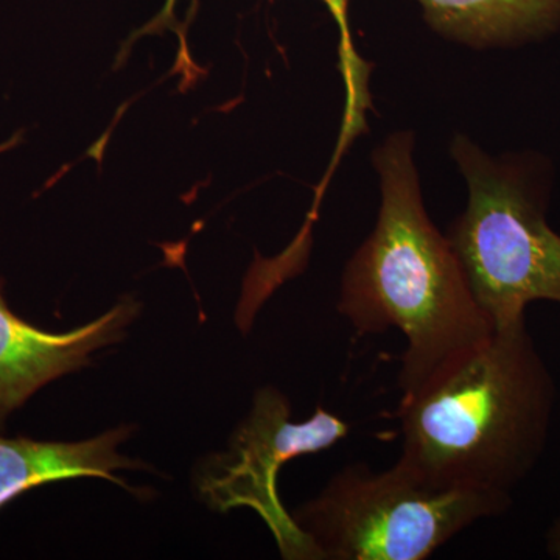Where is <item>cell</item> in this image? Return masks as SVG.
<instances>
[{"mask_svg": "<svg viewBox=\"0 0 560 560\" xmlns=\"http://www.w3.org/2000/svg\"><path fill=\"white\" fill-rule=\"evenodd\" d=\"M555 408L526 316L501 324L401 394L399 463L440 488L512 497L544 456Z\"/></svg>", "mask_w": 560, "mask_h": 560, "instance_id": "6da1fadb", "label": "cell"}, {"mask_svg": "<svg viewBox=\"0 0 560 560\" xmlns=\"http://www.w3.org/2000/svg\"><path fill=\"white\" fill-rule=\"evenodd\" d=\"M374 165L381 210L346 267L338 312L359 335L404 334L399 388L408 394L453 357L488 340L495 324L475 300L447 235L431 223L410 132L390 136L375 151Z\"/></svg>", "mask_w": 560, "mask_h": 560, "instance_id": "7a4b0ae2", "label": "cell"}, {"mask_svg": "<svg viewBox=\"0 0 560 560\" xmlns=\"http://www.w3.org/2000/svg\"><path fill=\"white\" fill-rule=\"evenodd\" d=\"M512 503L503 493L430 485L399 460L383 471L357 463L291 517L318 559L425 560L460 530L499 517Z\"/></svg>", "mask_w": 560, "mask_h": 560, "instance_id": "3957f363", "label": "cell"}, {"mask_svg": "<svg viewBox=\"0 0 560 560\" xmlns=\"http://www.w3.org/2000/svg\"><path fill=\"white\" fill-rule=\"evenodd\" d=\"M452 153L469 205L447 238L482 311L497 327L525 318L533 302L560 305V235L548 226L539 191L521 167L467 139H456Z\"/></svg>", "mask_w": 560, "mask_h": 560, "instance_id": "277c9868", "label": "cell"}, {"mask_svg": "<svg viewBox=\"0 0 560 560\" xmlns=\"http://www.w3.org/2000/svg\"><path fill=\"white\" fill-rule=\"evenodd\" d=\"M349 431L346 420L320 407L304 422H293L285 396L275 388L261 389L230 451L202 470L200 493L219 511H256L270 526L283 558L318 559L311 539L280 503L278 474L291 459L334 447Z\"/></svg>", "mask_w": 560, "mask_h": 560, "instance_id": "5b68a950", "label": "cell"}, {"mask_svg": "<svg viewBox=\"0 0 560 560\" xmlns=\"http://www.w3.org/2000/svg\"><path fill=\"white\" fill-rule=\"evenodd\" d=\"M138 308L127 300L86 326L51 334L11 312L0 279V427L43 386L81 370L94 350L119 341Z\"/></svg>", "mask_w": 560, "mask_h": 560, "instance_id": "8992f818", "label": "cell"}, {"mask_svg": "<svg viewBox=\"0 0 560 560\" xmlns=\"http://www.w3.org/2000/svg\"><path fill=\"white\" fill-rule=\"evenodd\" d=\"M128 434V429H116L81 442L35 441L0 434V510L36 486L70 478H105L128 488L113 475L114 470L143 466L117 452V445Z\"/></svg>", "mask_w": 560, "mask_h": 560, "instance_id": "52a82bcc", "label": "cell"}, {"mask_svg": "<svg viewBox=\"0 0 560 560\" xmlns=\"http://www.w3.org/2000/svg\"><path fill=\"white\" fill-rule=\"evenodd\" d=\"M434 31L471 46H510L560 25V0H418Z\"/></svg>", "mask_w": 560, "mask_h": 560, "instance_id": "ba28073f", "label": "cell"}, {"mask_svg": "<svg viewBox=\"0 0 560 560\" xmlns=\"http://www.w3.org/2000/svg\"><path fill=\"white\" fill-rule=\"evenodd\" d=\"M547 552L550 558L560 560V515L548 529Z\"/></svg>", "mask_w": 560, "mask_h": 560, "instance_id": "9c48e42d", "label": "cell"}, {"mask_svg": "<svg viewBox=\"0 0 560 560\" xmlns=\"http://www.w3.org/2000/svg\"><path fill=\"white\" fill-rule=\"evenodd\" d=\"M329 7L334 16L340 22L341 27L346 25V9H348L349 0H324Z\"/></svg>", "mask_w": 560, "mask_h": 560, "instance_id": "30bf717a", "label": "cell"}, {"mask_svg": "<svg viewBox=\"0 0 560 560\" xmlns=\"http://www.w3.org/2000/svg\"><path fill=\"white\" fill-rule=\"evenodd\" d=\"M18 143H20V136H14V138L5 140V142L0 143V153H5V151H9L13 149V147H16Z\"/></svg>", "mask_w": 560, "mask_h": 560, "instance_id": "8fae6325", "label": "cell"}, {"mask_svg": "<svg viewBox=\"0 0 560 560\" xmlns=\"http://www.w3.org/2000/svg\"><path fill=\"white\" fill-rule=\"evenodd\" d=\"M173 5H175V0H167V3H165V9L162 11V14L160 16L161 20H168L172 14Z\"/></svg>", "mask_w": 560, "mask_h": 560, "instance_id": "7c38bea8", "label": "cell"}]
</instances>
